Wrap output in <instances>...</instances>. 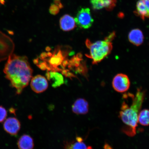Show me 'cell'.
I'll list each match as a JSON object with an SVG mask.
<instances>
[{
  "label": "cell",
  "mask_w": 149,
  "mask_h": 149,
  "mask_svg": "<svg viewBox=\"0 0 149 149\" xmlns=\"http://www.w3.org/2000/svg\"><path fill=\"white\" fill-rule=\"evenodd\" d=\"M145 95V91L141 88H138L135 96L133 95L132 97L131 105L129 107L124 101L121 106L119 116L126 125L122 128V131L130 137H133L136 135L139 113L144 102Z\"/></svg>",
  "instance_id": "2"
},
{
  "label": "cell",
  "mask_w": 149,
  "mask_h": 149,
  "mask_svg": "<svg viewBox=\"0 0 149 149\" xmlns=\"http://www.w3.org/2000/svg\"><path fill=\"white\" fill-rule=\"evenodd\" d=\"M60 9L58 6L53 3H52L50 7L49 12L50 14L55 15L58 13Z\"/></svg>",
  "instance_id": "18"
},
{
  "label": "cell",
  "mask_w": 149,
  "mask_h": 149,
  "mask_svg": "<svg viewBox=\"0 0 149 149\" xmlns=\"http://www.w3.org/2000/svg\"><path fill=\"white\" fill-rule=\"evenodd\" d=\"M17 145L19 149H33L34 146L32 138L26 134L23 135L19 138Z\"/></svg>",
  "instance_id": "14"
},
{
  "label": "cell",
  "mask_w": 149,
  "mask_h": 149,
  "mask_svg": "<svg viewBox=\"0 0 149 149\" xmlns=\"http://www.w3.org/2000/svg\"><path fill=\"white\" fill-rule=\"evenodd\" d=\"M31 86L33 92L40 93L47 89L48 84L47 80L44 76L37 75L31 79Z\"/></svg>",
  "instance_id": "7"
},
{
  "label": "cell",
  "mask_w": 149,
  "mask_h": 149,
  "mask_svg": "<svg viewBox=\"0 0 149 149\" xmlns=\"http://www.w3.org/2000/svg\"><path fill=\"white\" fill-rule=\"evenodd\" d=\"M112 86L113 89L117 92H125L130 87V82L129 78L125 74L122 73L117 74L113 78Z\"/></svg>",
  "instance_id": "6"
},
{
  "label": "cell",
  "mask_w": 149,
  "mask_h": 149,
  "mask_svg": "<svg viewBox=\"0 0 149 149\" xmlns=\"http://www.w3.org/2000/svg\"><path fill=\"white\" fill-rule=\"evenodd\" d=\"M59 25L61 29L63 31H72L76 27L75 19L70 15L65 14L59 20Z\"/></svg>",
  "instance_id": "11"
},
{
  "label": "cell",
  "mask_w": 149,
  "mask_h": 149,
  "mask_svg": "<svg viewBox=\"0 0 149 149\" xmlns=\"http://www.w3.org/2000/svg\"><path fill=\"white\" fill-rule=\"evenodd\" d=\"M147 10V18H149V0H143Z\"/></svg>",
  "instance_id": "20"
},
{
  "label": "cell",
  "mask_w": 149,
  "mask_h": 149,
  "mask_svg": "<svg viewBox=\"0 0 149 149\" xmlns=\"http://www.w3.org/2000/svg\"><path fill=\"white\" fill-rule=\"evenodd\" d=\"M104 148L105 149H112L110 146L109 144H106L104 146Z\"/></svg>",
  "instance_id": "22"
},
{
  "label": "cell",
  "mask_w": 149,
  "mask_h": 149,
  "mask_svg": "<svg viewBox=\"0 0 149 149\" xmlns=\"http://www.w3.org/2000/svg\"><path fill=\"white\" fill-rule=\"evenodd\" d=\"M9 111H10L11 113H15V109H13V108H11V109L9 110Z\"/></svg>",
  "instance_id": "23"
},
{
  "label": "cell",
  "mask_w": 149,
  "mask_h": 149,
  "mask_svg": "<svg viewBox=\"0 0 149 149\" xmlns=\"http://www.w3.org/2000/svg\"><path fill=\"white\" fill-rule=\"evenodd\" d=\"M3 129L11 135L17 134L21 128V124L17 118L10 117L6 119L3 124Z\"/></svg>",
  "instance_id": "8"
},
{
  "label": "cell",
  "mask_w": 149,
  "mask_h": 149,
  "mask_svg": "<svg viewBox=\"0 0 149 149\" xmlns=\"http://www.w3.org/2000/svg\"><path fill=\"white\" fill-rule=\"evenodd\" d=\"M74 19L78 26L84 29L90 28L94 21L90 9L88 8H82L80 9Z\"/></svg>",
  "instance_id": "5"
},
{
  "label": "cell",
  "mask_w": 149,
  "mask_h": 149,
  "mask_svg": "<svg viewBox=\"0 0 149 149\" xmlns=\"http://www.w3.org/2000/svg\"><path fill=\"white\" fill-rule=\"evenodd\" d=\"M65 149H93L92 147L87 146L81 138L77 137L76 140L66 141L65 144Z\"/></svg>",
  "instance_id": "13"
},
{
  "label": "cell",
  "mask_w": 149,
  "mask_h": 149,
  "mask_svg": "<svg viewBox=\"0 0 149 149\" xmlns=\"http://www.w3.org/2000/svg\"><path fill=\"white\" fill-rule=\"evenodd\" d=\"M53 3L58 6L61 9L63 8V5L61 3V0H53Z\"/></svg>",
  "instance_id": "21"
},
{
  "label": "cell",
  "mask_w": 149,
  "mask_h": 149,
  "mask_svg": "<svg viewBox=\"0 0 149 149\" xmlns=\"http://www.w3.org/2000/svg\"><path fill=\"white\" fill-rule=\"evenodd\" d=\"M138 122L143 126L149 125V110L143 109L139 113L138 115Z\"/></svg>",
  "instance_id": "17"
},
{
  "label": "cell",
  "mask_w": 149,
  "mask_h": 149,
  "mask_svg": "<svg viewBox=\"0 0 149 149\" xmlns=\"http://www.w3.org/2000/svg\"><path fill=\"white\" fill-rule=\"evenodd\" d=\"M117 0H91L92 8L94 10H100L104 8L111 11L116 6Z\"/></svg>",
  "instance_id": "9"
},
{
  "label": "cell",
  "mask_w": 149,
  "mask_h": 149,
  "mask_svg": "<svg viewBox=\"0 0 149 149\" xmlns=\"http://www.w3.org/2000/svg\"><path fill=\"white\" fill-rule=\"evenodd\" d=\"M7 111L2 106H0V123L3 122L6 118Z\"/></svg>",
  "instance_id": "19"
},
{
  "label": "cell",
  "mask_w": 149,
  "mask_h": 149,
  "mask_svg": "<svg viewBox=\"0 0 149 149\" xmlns=\"http://www.w3.org/2000/svg\"><path fill=\"white\" fill-rule=\"evenodd\" d=\"M14 48V43L10 37L0 31V62L12 54Z\"/></svg>",
  "instance_id": "4"
},
{
  "label": "cell",
  "mask_w": 149,
  "mask_h": 149,
  "mask_svg": "<svg viewBox=\"0 0 149 149\" xmlns=\"http://www.w3.org/2000/svg\"><path fill=\"white\" fill-rule=\"evenodd\" d=\"M136 9L135 12L136 14L140 17L141 19L144 20L147 18V12L143 0H139L136 3Z\"/></svg>",
  "instance_id": "16"
},
{
  "label": "cell",
  "mask_w": 149,
  "mask_h": 149,
  "mask_svg": "<svg viewBox=\"0 0 149 149\" xmlns=\"http://www.w3.org/2000/svg\"><path fill=\"white\" fill-rule=\"evenodd\" d=\"M72 110L77 115H84L88 113L89 104L86 100L84 98L77 99L72 106Z\"/></svg>",
  "instance_id": "10"
},
{
  "label": "cell",
  "mask_w": 149,
  "mask_h": 149,
  "mask_svg": "<svg viewBox=\"0 0 149 149\" xmlns=\"http://www.w3.org/2000/svg\"><path fill=\"white\" fill-rule=\"evenodd\" d=\"M86 44L89 50V54L86 56L92 59L93 64L94 65L101 62L110 54L113 49L111 42L105 38L104 40L94 42H91L88 39H87Z\"/></svg>",
  "instance_id": "3"
},
{
  "label": "cell",
  "mask_w": 149,
  "mask_h": 149,
  "mask_svg": "<svg viewBox=\"0 0 149 149\" xmlns=\"http://www.w3.org/2000/svg\"><path fill=\"white\" fill-rule=\"evenodd\" d=\"M47 77L51 81L52 86L54 88L60 86L64 83V78L60 74L56 72H47Z\"/></svg>",
  "instance_id": "15"
},
{
  "label": "cell",
  "mask_w": 149,
  "mask_h": 149,
  "mask_svg": "<svg viewBox=\"0 0 149 149\" xmlns=\"http://www.w3.org/2000/svg\"><path fill=\"white\" fill-rule=\"evenodd\" d=\"M128 38L131 43L135 46H139L143 44L144 36L140 29H132L130 31Z\"/></svg>",
  "instance_id": "12"
},
{
  "label": "cell",
  "mask_w": 149,
  "mask_h": 149,
  "mask_svg": "<svg viewBox=\"0 0 149 149\" xmlns=\"http://www.w3.org/2000/svg\"><path fill=\"white\" fill-rule=\"evenodd\" d=\"M3 72L11 86L20 94L29 84L32 77L33 70L27 57L12 54L8 58Z\"/></svg>",
  "instance_id": "1"
}]
</instances>
